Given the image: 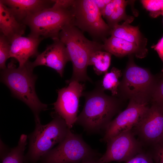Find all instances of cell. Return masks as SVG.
Returning <instances> with one entry per match:
<instances>
[{
  "instance_id": "6da1fadb",
  "label": "cell",
  "mask_w": 163,
  "mask_h": 163,
  "mask_svg": "<svg viewBox=\"0 0 163 163\" xmlns=\"http://www.w3.org/2000/svg\"><path fill=\"white\" fill-rule=\"evenodd\" d=\"M104 91L101 82L98 81L93 90L83 93L85 103L75 123L81 126L88 133L104 132L112 118L120 109V99L106 94Z\"/></svg>"
},
{
  "instance_id": "7a4b0ae2",
  "label": "cell",
  "mask_w": 163,
  "mask_h": 163,
  "mask_svg": "<svg viewBox=\"0 0 163 163\" xmlns=\"http://www.w3.org/2000/svg\"><path fill=\"white\" fill-rule=\"evenodd\" d=\"M34 69L29 61L18 67L11 61L6 69L2 70L1 80L15 97L30 109L35 123H40V113L47 109V105L42 103L37 95L35 85L37 77L33 73Z\"/></svg>"
},
{
  "instance_id": "3957f363",
  "label": "cell",
  "mask_w": 163,
  "mask_h": 163,
  "mask_svg": "<svg viewBox=\"0 0 163 163\" xmlns=\"http://www.w3.org/2000/svg\"><path fill=\"white\" fill-rule=\"evenodd\" d=\"M59 38L66 46L72 64V75L67 82H91L87 74L88 61L94 53L103 50V44L88 40L72 23L62 28Z\"/></svg>"
},
{
  "instance_id": "277c9868",
  "label": "cell",
  "mask_w": 163,
  "mask_h": 163,
  "mask_svg": "<svg viewBox=\"0 0 163 163\" xmlns=\"http://www.w3.org/2000/svg\"><path fill=\"white\" fill-rule=\"evenodd\" d=\"M51 7L27 17L23 24L28 26L30 33L28 36L59 38V33L67 24L72 23L73 16L68 0H55Z\"/></svg>"
},
{
  "instance_id": "5b68a950",
  "label": "cell",
  "mask_w": 163,
  "mask_h": 163,
  "mask_svg": "<svg viewBox=\"0 0 163 163\" xmlns=\"http://www.w3.org/2000/svg\"><path fill=\"white\" fill-rule=\"evenodd\" d=\"M52 115L53 119L46 124L35 123L34 131L28 137L29 148L25 160L36 162L66 136L69 128L66 122L54 113Z\"/></svg>"
},
{
  "instance_id": "8992f818",
  "label": "cell",
  "mask_w": 163,
  "mask_h": 163,
  "mask_svg": "<svg viewBox=\"0 0 163 163\" xmlns=\"http://www.w3.org/2000/svg\"><path fill=\"white\" fill-rule=\"evenodd\" d=\"M156 78L148 70L130 60L123 74L117 95L124 98L150 101Z\"/></svg>"
},
{
  "instance_id": "52a82bcc",
  "label": "cell",
  "mask_w": 163,
  "mask_h": 163,
  "mask_svg": "<svg viewBox=\"0 0 163 163\" xmlns=\"http://www.w3.org/2000/svg\"><path fill=\"white\" fill-rule=\"evenodd\" d=\"M73 18L72 24L82 32L88 33L98 42L104 41L111 29L102 18L94 0H73L70 7Z\"/></svg>"
},
{
  "instance_id": "ba28073f",
  "label": "cell",
  "mask_w": 163,
  "mask_h": 163,
  "mask_svg": "<svg viewBox=\"0 0 163 163\" xmlns=\"http://www.w3.org/2000/svg\"><path fill=\"white\" fill-rule=\"evenodd\" d=\"M100 154L69 129L64 139L41 159V163H80L89 157Z\"/></svg>"
},
{
  "instance_id": "9c48e42d",
  "label": "cell",
  "mask_w": 163,
  "mask_h": 163,
  "mask_svg": "<svg viewBox=\"0 0 163 163\" xmlns=\"http://www.w3.org/2000/svg\"><path fill=\"white\" fill-rule=\"evenodd\" d=\"M150 102L148 101L129 100L126 108L109 124L101 141L106 142L118 134L132 129L140 121Z\"/></svg>"
},
{
  "instance_id": "30bf717a",
  "label": "cell",
  "mask_w": 163,
  "mask_h": 163,
  "mask_svg": "<svg viewBox=\"0 0 163 163\" xmlns=\"http://www.w3.org/2000/svg\"><path fill=\"white\" fill-rule=\"evenodd\" d=\"M132 129L120 133L109 139L106 152L100 158L102 163L126 162L142 151V144Z\"/></svg>"
},
{
  "instance_id": "8fae6325",
  "label": "cell",
  "mask_w": 163,
  "mask_h": 163,
  "mask_svg": "<svg viewBox=\"0 0 163 163\" xmlns=\"http://www.w3.org/2000/svg\"><path fill=\"white\" fill-rule=\"evenodd\" d=\"M151 103L140 121L132 129L143 145L150 146L163 141V107Z\"/></svg>"
},
{
  "instance_id": "7c38bea8",
  "label": "cell",
  "mask_w": 163,
  "mask_h": 163,
  "mask_svg": "<svg viewBox=\"0 0 163 163\" xmlns=\"http://www.w3.org/2000/svg\"><path fill=\"white\" fill-rule=\"evenodd\" d=\"M67 82L68 86L57 90L58 97L53 104L54 113L62 118L70 129L75 123L79 99L82 96L85 86L75 81Z\"/></svg>"
},
{
  "instance_id": "4fadbf2b",
  "label": "cell",
  "mask_w": 163,
  "mask_h": 163,
  "mask_svg": "<svg viewBox=\"0 0 163 163\" xmlns=\"http://www.w3.org/2000/svg\"><path fill=\"white\" fill-rule=\"evenodd\" d=\"M53 42L47 46L45 50L38 54L36 59L31 62L34 68L39 66H45L55 70L62 77L66 63L70 61L67 48L59 38L53 40Z\"/></svg>"
},
{
  "instance_id": "5bb4252c",
  "label": "cell",
  "mask_w": 163,
  "mask_h": 163,
  "mask_svg": "<svg viewBox=\"0 0 163 163\" xmlns=\"http://www.w3.org/2000/svg\"><path fill=\"white\" fill-rule=\"evenodd\" d=\"M10 10L16 20L23 24L29 16L52 7L55 0H0Z\"/></svg>"
},
{
  "instance_id": "9a60e30c",
  "label": "cell",
  "mask_w": 163,
  "mask_h": 163,
  "mask_svg": "<svg viewBox=\"0 0 163 163\" xmlns=\"http://www.w3.org/2000/svg\"><path fill=\"white\" fill-rule=\"evenodd\" d=\"M43 39L29 36L16 38L11 43L10 57L16 59L19 66H22L29 61V58L38 56V47Z\"/></svg>"
},
{
  "instance_id": "2e32d148",
  "label": "cell",
  "mask_w": 163,
  "mask_h": 163,
  "mask_svg": "<svg viewBox=\"0 0 163 163\" xmlns=\"http://www.w3.org/2000/svg\"><path fill=\"white\" fill-rule=\"evenodd\" d=\"M26 26L19 22L9 8L0 1V34L4 35L10 44L25 33Z\"/></svg>"
},
{
  "instance_id": "e0dca14e",
  "label": "cell",
  "mask_w": 163,
  "mask_h": 163,
  "mask_svg": "<svg viewBox=\"0 0 163 163\" xmlns=\"http://www.w3.org/2000/svg\"><path fill=\"white\" fill-rule=\"evenodd\" d=\"M103 50L117 57L134 54L136 57L142 58L145 56L147 52L146 49L112 36L104 40Z\"/></svg>"
},
{
  "instance_id": "ac0fdd59",
  "label": "cell",
  "mask_w": 163,
  "mask_h": 163,
  "mask_svg": "<svg viewBox=\"0 0 163 163\" xmlns=\"http://www.w3.org/2000/svg\"><path fill=\"white\" fill-rule=\"evenodd\" d=\"M133 21L127 20L121 24H118L115 25L111 28L110 34L112 36L122 39L142 48L141 46L143 40L139 28L138 26H133L129 24Z\"/></svg>"
},
{
  "instance_id": "d6986e66",
  "label": "cell",
  "mask_w": 163,
  "mask_h": 163,
  "mask_svg": "<svg viewBox=\"0 0 163 163\" xmlns=\"http://www.w3.org/2000/svg\"><path fill=\"white\" fill-rule=\"evenodd\" d=\"M112 55L106 51H96L91 55L88 65L93 66L94 70L97 75L105 74L107 72L110 65Z\"/></svg>"
},
{
  "instance_id": "ffe728a7",
  "label": "cell",
  "mask_w": 163,
  "mask_h": 163,
  "mask_svg": "<svg viewBox=\"0 0 163 163\" xmlns=\"http://www.w3.org/2000/svg\"><path fill=\"white\" fill-rule=\"evenodd\" d=\"M27 136L22 134L17 145L12 148L2 159V163H24V153L27 144Z\"/></svg>"
},
{
  "instance_id": "44dd1931",
  "label": "cell",
  "mask_w": 163,
  "mask_h": 163,
  "mask_svg": "<svg viewBox=\"0 0 163 163\" xmlns=\"http://www.w3.org/2000/svg\"><path fill=\"white\" fill-rule=\"evenodd\" d=\"M122 75L120 70L115 67H112L110 72L104 74L101 82L103 89L104 90L110 91L112 96H117L118 88L120 83L119 79Z\"/></svg>"
},
{
  "instance_id": "7402d4cb",
  "label": "cell",
  "mask_w": 163,
  "mask_h": 163,
  "mask_svg": "<svg viewBox=\"0 0 163 163\" xmlns=\"http://www.w3.org/2000/svg\"><path fill=\"white\" fill-rule=\"evenodd\" d=\"M115 8L109 19L107 20V24L111 29L115 25L118 24L120 21L124 20H133L132 17H128L125 11L126 7L127 1L122 0H114Z\"/></svg>"
},
{
  "instance_id": "603a6c76",
  "label": "cell",
  "mask_w": 163,
  "mask_h": 163,
  "mask_svg": "<svg viewBox=\"0 0 163 163\" xmlns=\"http://www.w3.org/2000/svg\"><path fill=\"white\" fill-rule=\"evenodd\" d=\"M141 2L152 17L156 18L163 15V0H142Z\"/></svg>"
},
{
  "instance_id": "cb8c5ba5",
  "label": "cell",
  "mask_w": 163,
  "mask_h": 163,
  "mask_svg": "<svg viewBox=\"0 0 163 163\" xmlns=\"http://www.w3.org/2000/svg\"><path fill=\"white\" fill-rule=\"evenodd\" d=\"M11 44L6 37L0 34V68L1 70L7 67L6 62L10 57Z\"/></svg>"
},
{
  "instance_id": "d4e9b609",
  "label": "cell",
  "mask_w": 163,
  "mask_h": 163,
  "mask_svg": "<svg viewBox=\"0 0 163 163\" xmlns=\"http://www.w3.org/2000/svg\"><path fill=\"white\" fill-rule=\"evenodd\" d=\"M150 101L163 107V72L156 78V82L151 94Z\"/></svg>"
},
{
  "instance_id": "484cf974",
  "label": "cell",
  "mask_w": 163,
  "mask_h": 163,
  "mask_svg": "<svg viewBox=\"0 0 163 163\" xmlns=\"http://www.w3.org/2000/svg\"><path fill=\"white\" fill-rule=\"evenodd\" d=\"M149 153L155 163H163V141L150 146Z\"/></svg>"
},
{
  "instance_id": "4316f807",
  "label": "cell",
  "mask_w": 163,
  "mask_h": 163,
  "mask_svg": "<svg viewBox=\"0 0 163 163\" xmlns=\"http://www.w3.org/2000/svg\"><path fill=\"white\" fill-rule=\"evenodd\" d=\"M126 163H153V160L149 152L146 153L142 151Z\"/></svg>"
},
{
  "instance_id": "83f0119b",
  "label": "cell",
  "mask_w": 163,
  "mask_h": 163,
  "mask_svg": "<svg viewBox=\"0 0 163 163\" xmlns=\"http://www.w3.org/2000/svg\"><path fill=\"white\" fill-rule=\"evenodd\" d=\"M115 7L114 0H111L101 12L102 16L107 20L113 13Z\"/></svg>"
},
{
  "instance_id": "f1b7e54d",
  "label": "cell",
  "mask_w": 163,
  "mask_h": 163,
  "mask_svg": "<svg viewBox=\"0 0 163 163\" xmlns=\"http://www.w3.org/2000/svg\"><path fill=\"white\" fill-rule=\"evenodd\" d=\"M152 48L157 52L163 64V36L158 40L157 43L152 46ZM161 71L163 72V67Z\"/></svg>"
},
{
  "instance_id": "f546056e",
  "label": "cell",
  "mask_w": 163,
  "mask_h": 163,
  "mask_svg": "<svg viewBox=\"0 0 163 163\" xmlns=\"http://www.w3.org/2000/svg\"><path fill=\"white\" fill-rule=\"evenodd\" d=\"M101 155L100 154L89 157L83 160L80 163H102L100 160Z\"/></svg>"
},
{
  "instance_id": "4dcf8cb0",
  "label": "cell",
  "mask_w": 163,
  "mask_h": 163,
  "mask_svg": "<svg viewBox=\"0 0 163 163\" xmlns=\"http://www.w3.org/2000/svg\"><path fill=\"white\" fill-rule=\"evenodd\" d=\"M94 1L101 12L111 0H94Z\"/></svg>"
},
{
  "instance_id": "1f68e13d",
  "label": "cell",
  "mask_w": 163,
  "mask_h": 163,
  "mask_svg": "<svg viewBox=\"0 0 163 163\" xmlns=\"http://www.w3.org/2000/svg\"><path fill=\"white\" fill-rule=\"evenodd\" d=\"M162 15L163 16V15Z\"/></svg>"
},
{
  "instance_id": "d6a6232c",
  "label": "cell",
  "mask_w": 163,
  "mask_h": 163,
  "mask_svg": "<svg viewBox=\"0 0 163 163\" xmlns=\"http://www.w3.org/2000/svg\"></svg>"
}]
</instances>
